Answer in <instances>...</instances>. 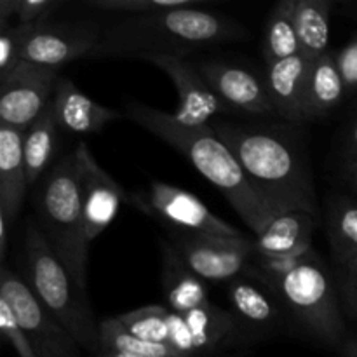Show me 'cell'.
I'll return each mask as SVG.
<instances>
[{"mask_svg":"<svg viewBox=\"0 0 357 357\" xmlns=\"http://www.w3.org/2000/svg\"><path fill=\"white\" fill-rule=\"evenodd\" d=\"M10 229H14L9 222H7L6 216L0 215V258H2V264H6L7 251H9V232Z\"/></svg>","mask_w":357,"mask_h":357,"instance_id":"cell-36","label":"cell"},{"mask_svg":"<svg viewBox=\"0 0 357 357\" xmlns=\"http://www.w3.org/2000/svg\"><path fill=\"white\" fill-rule=\"evenodd\" d=\"M16 17V0H0V30L10 26V20Z\"/></svg>","mask_w":357,"mask_h":357,"instance_id":"cell-35","label":"cell"},{"mask_svg":"<svg viewBox=\"0 0 357 357\" xmlns=\"http://www.w3.org/2000/svg\"><path fill=\"white\" fill-rule=\"evenodd\" d=\"M103 31L105 26L96 20L51 21L26 26L21 59L59 70V66L75 59L93 58Z\"/></svg>","mask_w":357,"mask_h":357,"instance_id":"cell-10","label":"cell"},{"mask_svg":"<svg viewBox=\"0 0 357 357\" xmlns=\"http://www.w3.org/2000/svg\"><path fill=\"white\" fill-rule=\"evenodd\" d=\"M91 357H136V356L122 354V352H114V351H98L96 354H93Z\"/></svg>","mask_w":357,"mask_h":357,"instance_id":"cell-38","label":"cell"},{"mask_svg":"<svg viewBox=\"0 0 357 357\" xmlns=\"http://www.w3.org/2000/svg\"><path fill=\"white\" fill-rule=\"evenodd\" d=\"M0 296L16 314L35 357H84L75 338L45 310L23 278L7 264L0 268Z\"/></svg>","mask_w":357,"mask_h":357,"instance_id":"cell-9","label":"cell"},{"mask_svg":"<svg viewBox=\"0 0 357 357\" xmlns=\"http://www.w3.org/2000/svg\"><path fill=\"white\" fill-rule=\"evenodd\" d=\"M317 229V216L303 211L278 215L264 232L253 237L255 257L286 258L302 257L314 250L312 237Z\"/></svg>","mask_w":357,"mask_h":357,"instance_id":"cell-18","label":"cell"},{"mask_svg":"<svg viewBox=\"0 0 357 357\" xmlns=\"http://www.w3.org/2000/svg\"><path fill=\"white\" fill-rule=\"evenodd\" d=\"M326 230L335 267L357 257V201L335 194L326 204Z\"/></svg>","mask_w":357,"mask_h":357,"instance_id":"cell-23","label":"cell"},{"mask_svg":"<svg viewBox=\"0 0 357 357\" xmlns=\"http://www.w3.org/2000/svg\"><path fill=\"white\" fill-rule=\"evenodd\" d=\"M330 17V0H296L295 23L300 42V54L310 63L328 54Z\"/></svg>","mask_w":357,"mask_h":357,"instance_id":"cell-24","label":"cell"},{"mask_svg":"<svg viewBox=\"0 0 357 357\" xmlns=\"http://www.w3.org/2000/svg\"><path fill=\"white\" fill-rule=\"evenodd\" d=\"M149 63L162 70L178 91V108L173 115L178 124L199 129L215 124L220 114H234L229 105L215 93L197 65L185 58H153Z\"/></svg>","mask_w":357,"mask_h":357,"instance_id":"cell-13","label":"cell"},{"mask_svg":"<svg viewBox=\"0 0 357 357\" xmlns=\"http://www.w3.org/2000/svg\"><path fill=\"white\" fill-rule=\"evenodd\" d=\"M100 351H114L136 357H188L171 345L153 344L142 340L129 333L117 321V317H107L100 326Z\"/></svg>","mask_w":357,"mask_h":357,"instance_id":"cell-26","label":"cell"},{"mask_svg":"<svg viewBox=\"0 0 357 357\" xmlns=\"http://www.w3.org/2000/svg\"><path fill=\"white\" fill-rule=\"evenodd\" d=\"M21 278L58 323L89 356L100 351V326L84 291L68 268L47 243L35 220L26 222L23 236V268Z\"/></svg>","mask_w":357,"mask_h":357,"instance_id":"cell-4","label":"cell"},{"mask_svg":"<svg viewBox=\"0 0 357 357\" xmlns=\"http://www.w3.org/2000/svg\"><path fill=\"white\" fill-rule=\"evenodd\" d=\"M59 132L61 129L56 121L54 105L51 100V103L44 108L37 121L23 132V157L30 187H35L40 178L54 166Z\"/></svg>","mask_w":357,"mask_h":357,"instance_id":"cell-21","label":"cell"},{"mask_svg":"<svg viewBox=\"0 0 357 357\" xmlns=\"http://www.w3.org/2000/svg\"><path fill=\"white\" fill-rule=\"evenodd\" d=\"M227 300L246 347L278 337L289 324L278 293L250 272L227 284Z\"/></svg>","mask_w":357,"mask_h":357,"instance_id":"cell-11","label":"cell"},{"mask_svg":"<svg viewBox=\"0 0 357 357\" xmlns=\"http://www.w3.org/2000/svg\"><path fill=\"white\" fill-rule=\"evenodd\" d=\"M159 248L160 286L167 309L171 312L187 314L211 302L208 296V282L187 267L166 237H160Z\"/></svg>","mask_w":357,"mask_h":357,"instance_id":"cell-19","label":"cell"},{"mask_svg":"<svg viewBox=\"0 0 357 357\" xmlns=\"http://www.w3.org/2000/svg\"><path fill=\"white\" fill-rule=\"evenodd\" d=\"M209 357H239L237 352H229V354H220V356H209Z\"/></svg>","mask_w":357,"mask_h":357,"instance_id":"cell-40","label":"cell"},{"mask_svg":"<svg viewBox=\"0 0 357 357\" xmlns=\"http://www.w3.org/2000/svg\"><path fill=\"white\" fill-rule=\"evenodd\" d=\"M338 352H340V357H357V335L349 337V340Z\"/></svg>","mask_w":357,"mask_h":357,"instance_id":"cell-37","label":"cell"},{"mask_svg":"<svg viewBox=\"0 0 357 357\" xmlns=\"http://www.w3.org/2000/svg\"><path fill=\"white\" fill-rule=\"evenodd\" d=\"M243 37L246 28L237 21L213 10L187 7L152 16H126L108 24L93 58H185Z\"/></svg>","mask_w":357,"mask_h":357,"instance_id":"cell-2","label":"cell"},{"mask_svg":"<svg viewBox=\"0 0 357 357\" xmlns=\"http://www.w3.org/2000/svg\"><path fill=\"white\" fill-rule=\"evenodd\" d=\"M310 65L312 63L302 54L267 65L265 84L268 96L274 105L275 115L284 122L305 124Z\"/></svg>","mask_w":357,"mask_h":357,"instance_id":"cell-16","label":"cell"},{"mask_svg":"<svg viewBox=\"0 0 357 357\" xmlns=\"http://www.w3.org/2000/svg\"><path fill=\"white\" fill-rule=\"evenodd\" d=\"M295 10L296 0H282L275 3L268 14L264 30V42H261L265 65L300 54Z\"/></svg>","mask_w":357,"mask_h":357,"instance_id":"cell-25","label":"cell"},{"mask_svg":"<svg viewBox=\"0 0 357 357\" xmlns=\"http://www.w3.org/2000/svg\"><path fill=\"white\" fill-rule=\"evenodd\" d=\"M288 319L309 340L340 351L349 340L337 281L316 250L288 275L271 286Z\"/></svg>","mask_w":357,"mask_h":357,"instance_id":"cell-6","label":"cell"},{"mask_svg":"<svg viewBox=\"0 0 357 357\" xmlns=\"http://www.w3.org/2000/svg\"><path fill=\"white\" fill-rule=\"evenodd\" d=\"M126 202L150 218L159 220L167 229L220 237H246L239 229L209 211L194 194L164 181H150L146 190L129 192Z\"/></svg>","mask_w":357,"mask_h":357,"instance_id":"cell-7","label":"cell"},{"mask_svg":"<svg viewBox=\"0 0 357 357\" xmlns=\"http://www.w3.org/2000/svg\"><path fill=\"white\" fill-rule=\"evenodd\" d=\"M33 209L37 227L77 284L87 291V250L82 195L75 152L56 160L35 185Z\"/></svg>","mask_w":357,"mask_h":357,"instance_id":"cell-5","label":"cell"},{"mask_svg":"<svg viewBox=\"0 0 357 357\" xmlns=\"http://www.w3.org/2000/svg\"><path fill=\"white\" fill-rule=\"evenodd\" d=\"M26 26L10 24L0 30V77L9 73L21 61V45Z\"/></svg>","mask_w":357,"mask_h":357,"instance_id":"cell-32","label":"cell"},{"mask_svg":"<svg viewBox=\"0 0 357 357\" xmlns=\"http://www.w3.org/2000/svg\"><path fill=\"white\" fill-rule=\"evenodd\" d=\"M65 0H16V23L35 26L54 21Z\"/></svg>","mask_w":357,"mask_h":357,"instance_id":"cell-30","label":"cell"},{"mask_svg":"<svg viewBox=\"0 0 357 357\" xmlns=\"http://www.w3.org/2000/svg\"><path fill=\"white\" fill-rule=\"evenodd\" d=\"M218 138L274 216L303 211L317 216V195L302 124L218 122Z\"/></svg>","mask_w":357,"mask_h":357,"instance_id":"cell-1","label":"cell"},{"mask_svg":"<svg viewBox=\"0 0 357 357\" xmlns=\"http://www.w3.org/2000/svg\"><path fill=\"white\" fill-rule=\"evenodd\" d=\"M0 333L20 357H35L30 340L9 303L0 296Z\"/></svg>","mask_w":357,"mask_h":357,"instance_id":"cell-29","label":"cell"},{"mask_svg":"<svg viewBox=\"0 0 357 357\" xmlns=\"http://www.w3.org/2000/svg\"><path fill=\"white\" fill-rule=\"evenodd\" d=\"M347 180H349V185H351L352 192H354V199L357 201V166L354 167V171H352V173L349 174Z\"/></svg>","mask_w":357,"mask_h":357,"instance_id":"cell-39","label":"cell"},{"mask_svg":"<svg viewBox=\"0 0 357 357\" xmlns=\"http://www.w3.org/2000/svg\"><path fill=\"white\" fill-rule=\"evenodd\" d=\"M335 58L347 91H357V37L352 38L338 54H335Z\"/></svg>","mask_w":357,"mask_h":357,"instance_id":"cell-33","label":"cell"},{"mask_svg":"<svg viewBox=\"0 0 357 357\" xmlns=\"http://www.w3.org/2000/svg\"><path fill=\"white\" fill-rule=\"evenodd\" d=\"M335 281H337L342 309L357 323V257L347 264L335 267Z\"/></svg>","mask_w":357,"mask_h":357,"instance_id":"cell-31","label":"cell"},{"mask_svg":"<svg viewBox=\"0 0 357 357\" xmlns=\"http://www.w3.org/2000/svg\"><path fill=\"white\" fill-rule=\"evenodd\" d=\"M59 70L21 59L0 77V124L26 131L54 98Z\"/></svg>","mask_w":357,"mask_h":357,"instance_id":"cell-12","label":"cell"},{"mask_svg":"<svg viewBox=\"0 0 357 357\" xmlns=\"http://www.w3.org/2000/svg\"><path fill=\"white\" fill-rule=\"evenodd\" d=\"M345 93H347V87L338 70L335 54L328 52L316 59L310 65L305 122L326 117L333 108L342 103Z\"/></svg>","mask_w":357,"mask_h":357,"instance_id":"cell-22","label":"cell"},{"mask_svg":"<svg viewBox=\"0 0 357 357\" xmlns=\"http://www.w3.org/2000/svg\"><path fill=\"white\" fill-rule=\"evenodd\" d=\"M73 152L79 171L86 236L91 243L114 222L121 204L128 201V192L96 162L84 139L77 143Z\"/></svg>","mask_w":357,"mask_h":357,"instance_id":"cell-14","label":"cell"},{"mask_svg":"<svg viewBox=\"0 0 357 357\" xmlns=\"http://www.w3.org/2000/svg\"><path fill=\"white\" fill-rule=\"evenodd\" d=\"M201 0H89L87 6L105 13H119L128 16H152L171 10L197 7Z\"/></svg>","mask_w":357,"mask_h":357,"instance_id":"cell-28","label":"cell"},{"mask_svg":"<svg viewBox=\"0 0 357 357\" xmlns=\"http://www.w3.org/2000/svg\"><path fill=\"white\" fill-rule=\"evenodd\" d=\"M52 105L61 132L72 136L96 135L103 131L110 122L126 117L124 112L108 108L91 100L68 77L59 79Z\"/></svg>","mask_w":357,"mask_h":357,"instance_id":"cell-17","label":"cell"},{"mask_svg":"<svg viewBox=\"0 0 357 357\" xmlns=\"http://www.w3.org/2000/svg\"><path fill=\"white\" fill-rule=\"evenodd\" d=\"M342 171H344L345 178L354 171L357 166V121L351 126L347 136L344 139V145H342Z\"/></svg>","mask_w":357,"mask_h":357,"instance_id":"cell-34","label":"cell"},{"mask_svg":"<svg viewBox=\"0 0 357 357\" xmlns=\"http://www.w3.org/2000/svg\"><path fill=\"white\" fill-rule=\"evenodd\" d=\"M166 239L195 275L206 282L229 284L248 274L255 257L250 237H220L167 229Z\"/></svg>","mask_w":357,"mask_h":357,"instance_id":"cell-8","label":"cell"},{"mask_svg":"<svg viewBox=\"0 0 357 357\" xmlns=\"http://www.w3.org/2000/svg\"><path fill=\"white\" fill-rule=\"evenodd\" d=\"M124 115L183 155L209 183L225 195L234 211L255 236L264 232L265 227L275 218L250 183L229 146L218 138L213 126L199 129L185 128L167 112L135 100L126 103Z\"/></svg>","mask_w":357,"mask_h":357,"instance_id":"cell-3","label":"cell"},{"mask_svg":"<svg viewBox=\"0 0 357 357\" xmlns=\"http://www.w3.org/2000/svg\"><path fill=\"white\" fill-rule=\"evenodd\" d=\"M197 66L234 114L275 115L265 79L253 70L223 61H202Z\"/></svg>","mask_w":357,"mask_h":357,"instance_id":"cell-15","label":"cell"},{"mask_svg":"<svg viewBox=\"0 0 357 357\" xmlns=\"http://www.w3.org/2000/svg\"><path fill=\"white\" fill-rule=\"evenodd\" d=\"M23 131L0 124V215L14 227L28 194Z\"/></svg>","mask_w":357,"mask_h":357,"instance_id":"cell-20","label":"cell"},{"mask_svg":"<svg viewBox=\"0 0 357 357\" xmlns=\"http://www.w3.org/2000/svg\"><path fill=\"white\" fill-rule=\"evenodd\" d=\"M169 316L166 305H145L117 316V321L135 337L153 344L169 345Z\"/></svg>","mask_w":357,"mask_h":357,"instance_id":"cell-27","label":"cell"}]
</instances>
